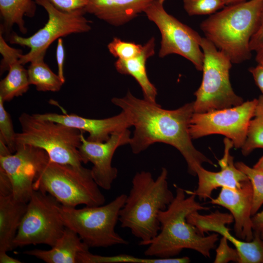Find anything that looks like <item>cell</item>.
Instances as JSON below:
<instances>
[{
  "label": "cell",
  "mask_w": 263,
  "mask_h": 263,
  "mask_svg": "<svg viewBox=\"0 0 263 263\" xmlns=\"http://www.w3.org/2000/svg\"><path fill=\"white\" fill-rule=\"evenodd\" d=\"M112 102L128 115L134 130L129 144L132 152L138 154L156 143L175 148L184 158L188 172L196 176V170L212 161L193 145L189 126L194 113L193 102L175 110L162 108L156 102L134 96L129 91L123 97H113Z\"/></svg>",
  "instance_id": "obj_1"
},
{
  "label": "cell",
  "mask_w": 263,
  "mask_h": 263,
  "mask_svg": "<svg viewBox=\"0 0 263 263\" xmlns=\"http://www.w3.org/2000/svg\"><path fill=\"white\" fill-rule=\"evenodd\" d=\"M175 195L168 207L158 213L160 229L157 235L146 242L144 251L146 256L158 258H173L185 249H192L205 258L210 257L211 250L215 248L219 234L207 236L200 234L187 220L194 211L208 210L196 200V195L186 193L185 189L174 185Z\"/></svg>",
  "instance_id": "obj_2"
},
{
  "label": "cell",
  "mask_w": 263,
  "mask_h": 263,
  "mask_svg": "<svg viewBox=\"0 0 263 263\" xmlns=\"http://www.w3.org/2000/svg\"><path fill=\"white\" fill-rule=\"evenodd\" d=\"M168 171L162 168L159 175L153 179L149 171L135 173L125 203L119 212V221L122 228L129 229L143 245L158 233L160 225L159 212L165 210L174 196L168 182Z\"/></svg>",
  "instance_id": "obj_3"
},
{
  "label": "cell",
  "mask_w": 263,
  "mask_h": 263,
  "mask_svg": "<svg viewBox=\"0 0 263 263\" xmlns=\"http://www.w3.org/2000/svg\"><path fill=\"white\" fill-rule=\"evenodd\" d=\"M263 12V0L226 5L200 24L205 38L226 55L232 63L250 58L249 42Z\"/></svg>",
  "instance_id": "obj_4"
},
{
  "label": "cell",
  "mask_w": 263,
  "mask_h": 263,
  "mask_svg": "<svg viewBox=\"0 0 263 263\" xmlns=\"http://www.w3.org/2000/svg\"><path fill=\"white\" fill-rule=\"evenodd\" d=\"M33 188L49 194L65 207L98 206L104 205L106 200L91 169L82 165L58 164L50 159L38 173Z\"/></svg>",
  "instance_id": "obj_5"
},
{
  "label": "cell",
  "mask_w": 263,
  "mask_h": 263,
  "mask_svg": "<svg viewBox=\"0 0 263 263\" xmlns=\"http://www.w3.org/2000/svg\"><path fill=\"white\" fill-rule=\"evenodd\" d=\"M19 120L21 132L17 133V145L39 148L46 152L51 161L58 164L82 166L79 148L83 131L25 113L19 116Z\"/></svg>",
  "instance_id": "obj_6"
},
{
  "label": "cell",
  "mask_w": 263,
  "mask_h": 263,
  "mask_svg": "<svg viewBox=\"0 0 263 263\" xmlns=\"http://www.w3.org/2000/svg\"><path fill=\"white\" fill-rule=\"evenodd\" d=\"M127 195L121 194L106 205L81 208L61 205L59 211L66 227L75 231L89 248L127 245L115 230Z\"/></svg>",
  "instance_id": "obj_7"
},
{
  "label": "cell",
  "mask_w": 263,
  "mask_h": 263,
  "mask_svg": "<svg viewBox=\"0 0 263 263\" xmlns=\"http://www.w3.org/2000/svg\"><path fill=\"white\" fill-rule=\"evenodd\" d=\"M200 46L204 55L203 78L194 93V113H203L241 104L243 99L234 92L230 82L232 62L205 37Z\"/></svg>",
  "instance_id": "obj_8"
},
{
  "label": "cell",
  "mask_w": 263,
  "mask_h": 263,
  "mask_svg": "<svg viewBox=\"0 0 263 263\" xmlns=\"http://www.w3.org/2000/svg\"><path fill=\"white\" fill-rule=\"evenodd\" d=\"M60 206L49 194L34 190L14 239V248L37 244L54 246L66 227L60 216Z\"/></svg>",
  "instance_id": "obj_9"
},
{
  "label": "cell",
  "mask_w": 263,
  "mask_h": 263,
  "mask_svg": "<svg viewBox=\"0 0 263 263\" xmlns=\"http://www.w3.org/2000/svg\"><path fill=\"white\" fill-rule=\"evenodd\" d=\"M47 12L48 19L45 25L33 35L22 37L16 33L9 37L11 44L30 48L22 55L20 63L24 65L42 54H45L50 45L56 40L72 34L84 33L91 30V21L84 16V10L65 12L54 7L48 0H35Z\"/></svg>",
  "instance_id": "obj_10"
},
{
  "label": "cell",
  "mask_w": 263,
  "mask_h": 263,
  "mask_svg": "<svg viewBox=\"0 0 263 263\" xmlns=\"http://www.w3.org/2000/svg\"><path fill=\"white\" fill-rule=\"evenodd\" d=\"M165 0H153L144 12L160 32L159 56L163 58L170 54L179 55L191 62L197 70L202 71L204 60L200 46L202 37L167 13L164 6Z\"/></svg>",
  "instance_id": "obj_11"
},
{
  "label": "cell",
  "mask_w": 263,
  "mask_h": 263,
  "mask_svg": "<svg viewBox=\"0 0 263 263\" xmlns=\"http://www.w3.org/2000/svg\"><path fill=\"white\" fill-rule=\"evenodd\" d=\"M257 102V99H254L230 108L194 113L189 126L192 139L213 134H222L232 141L235 149H241L246 139Z\"/></svg>",
  "instance_id": "obj_12"
},
{
  "label": "cell",
  "mask_w": 263,
  "mask_h": 263,
  "mask_svg": "<svg viewBox=\"0 0 263 263\" xmlns=\"http://www.w3.org/2000/svg\"><path fill=\"white\" fill-rule=\"evenodd\" d=\"M49 160L45 150L26 144L17 145L14 154L0 155V168L10 179L16 200L28 203L34 190V182Z\"/></svg>",
  "instance_id": "obj_13"
},
{
  "label": "cell",
  "mask_w": 263,
  "mask_h": 263,
  "mask_svg": "<svg viewBox=\"0 0 263 263\" xmlns=\"http://www.w3.org/2000/svg\"><path fill=\"white\" fill-rule=\"evenodd\" d=\"M131 138L128 129L112 134L104 142L90 141L82 134L79 148L80 156L82 163L93 164L92 175L99 187L106 190L112 188L118 174L117 169L112 164L113 154L118 147L129 144Z\"/></svg>",
  "instance_id": "obj_14"
},
{
  "label": "cell",
  "mask_w": 263,
  "mask_h": 263,
  "mask_svg": "<svg viewBox=\"0 0 263 263\" xmlns=\"http://www.w3.org/2000/svg\"><path fill=\"white\" fill-rule=\"evenodd\" d=\"M187 220L202 235L214 232L226 238L238 251L240 263H263V241L260 233L254 232V238L250 241L235 237L226 226L234 221L230 213L216 210L209 214L202 215L198 211H194L187 216Z\"/></svg>",
  "instance_id": "obj_15"
},
{
  "label": "cell",
  "mask_w": 263,
  "mask_h": 263,
  "mask_svg": "<svg viewBox=\"0 0 263 263\" xmlns=\"http://www.w3.org/2000/svg\"><path fill=\"white\" fill-rule=\"evenodd\" d=\"M252 202V187L248 180L236 188H222L218 196L211 198L210 203L228 209L234 219L236 237L243 241H250L254 238Z\"/></svg>",
  "instance_id": "obj_16"
},
{
  "label": "cell",
  "mask_w": 263,
  "mask_h": 263,
  "mask_svg": "<svg viewBox=\"0 0 263 263\" xmlns=\"http://www.w3.org/2000/svg\"><path fill=\"white\" fill-rule=\"evenodd\" d=\"M225 148L223 157L218 160L221 170L213 172L205 169L202 166L196 170L198 178V186L194 191L186 190V193H192L197 196L200 200L211 199L212 191L218 188H236L248 178L235 165L234 158L230 154L233 147L232 141L225 137L224 140Z\"/></svg>",
  "instance_id": "obj_17"
},
{
  "label": "cell",
  "mask_w": 263,
  "mask_h": 263,
  "mask_svg": "<svg viewBox=\"0 0 263 263\" xmlns=\"http://www.w3.org/2000/svg\"><path fill=\"white\" fill-rule=\"evenodd\" d=\"M36 117L57 122L89 133L87 140L94 142L107 141L112 134L129 129L132 123L124 111L117 115L103 119H93L76 114L45 113L34 114Z\"/></svg>",
  "instance_id": "obj_18"
},
{
  "label": "cell",
  "mask_w": 263,
  "mask_h": 263,
  "mask_svg": "<svg viewBox=\"0 0 263 263\" xmlns=\"http://www.w3.org/2000/svg\"><path fill=\"white\" fill-rule=\"evenodd\" d=\"M153 0H88L86 13L114 26L125 24L144 12Z\"/></svg>",
  "instance_id": "obj_19"
},
{
  "label": "cell",
  "mask_w": 263,
  "mask_h": 263,
  "mask_svg": "<svg viewBox=\"0 0 263 263\" xmlns=\"http://www.w3.org/2000/svg\"><path fill=\"white\" fill-rule=\"evenodd\" d=\"M155 39L150 38L143 45L141 53L127 60L117 59L114 63L116 71L123 75H130L137 82L142 89L144 99L156 102L157 91L148 76L146 63L149 58L155 54Z\"/></svg>",
  "instance_id": "obj_20"
},
{
  "label": "cell",
  "mask_w": 263,
  "mask_h": 263,
  "mask_svg": "<svg viewBox=\"0 0 263 263\" xmlns=\"http://www.w3.org/2000/svg\"><path fill=\"white\" fill-rule=\"evenodd\" d=\"M51 247L48 250L35 249L26 251L24 254L47 263H77L78 254L89 249L75 231L67 227Z\"/></svg>",
  "instance_id": "obj_21"
},
{
  "label": "cell",
  "mask_w": 263,
  "mask_h": 263,
  "mask_svg": "<svg viewBox=\"0 0 263 263\" xmlns=\"http://www.w3.org/2000/svg\"><path fill=\"white\" fill-rule=\"evenodd\" d=\"M27 207V203L16 200L13 194L0 196V252L14 248V240Z\"/></svg>",
  "instance_id": "obj_22"
},
{
  "label": "cell",
  "mask_w": 263,
  "mask_h": 263,
  "mask_svg": "<svg viewBox=\"0 0 263 263\" xmlns=\"http://www.w3.org/2000/svg\"><path fill=\"white\" fill-rule=\"evenodd\" d=\"M37 3L33 0H0V14L2 20L0 31L8 35L14 25L24 34L27 32L24 17H34Z\"/></svg>",
  "instance_id": "obj_23"
},
{
  "label": "cell",
  "mask_w": 263,
  "mask_h": 263,
  "mask_svg": "<svg viewBox=\"0 0 263 263\" xmlns=\"http://www.w3.org/2000/svg\"><path fill=\"white\" fill-rule=\"evenodd\" d=\"M45 55L42 54L30 62L27 69L29 83L35 85L38 91L58 92L64 83L44 62Z\"/></svg>",
  "instance_id": "obj_24"
},
{
  "label": "cell",
  "mask_w": 263,
  "mask_h": 263,
  "mask_svg": "<svg viewBox=\"0 0 263 263\" xmlns=\"http://www.w3.org/2000/svg\"><path fill=\"white\" fill-rule=\"evenodd\" d=\"M30 85L27 69L19 60L10 65L7 75L0 81V97L9 102L26 93Z\"/></svg>",
  "instance_id": "obj_25"
},
{
  "label": "cell",
  "mask_w": 263,
  "mask_h": 263,
  "mask_svg": "<svg viewBox=\"0 0 263 263\" xmlns=\"http://www.w3.org/2000/svg\"><path fill=\"white\" fill-rule=\"evenodd\" d=\"M190 259L187 256L180 258H140L127 254L104 256L91 253L89 250L80 252L77 263H188Z\"/></svg>",
  "instance_id": "obj_26"
},
{
  "label": "cell",
  "mask_w": 263,
  "mask_h": 263,
  "mask_svg": "<svg viewBox=\"0 0 263 263\" xmlns=\"http://www.w3.org/2000/svg\"><path fill=\"white\" fill-rule=\"evenodd\" d=\"M263 149V96L257 99L253 117L251 119L246 139L241 148L242 153L246 156L257 149Z\"/></svg>",
  "instance_id": "obj_27"
},
{
  "label": "cell",
  "mask_w": 263,
  "mask_h": 263,
  "mask_svg": "<svg viewBox=\"0 0 263 263\" xmlns=\"http://www.w3.org/2000/svg\"><path fill=\"white\" fill-rule=\"evenodd\" d=\"M235 165L246 175L251 182L253 190L251 213L253 216L263 205V170L250 167L243 162H236Z\"/></svg>",
  "instance_id": "obj_28"
},
{
  "label": "cell",
  "mask_w": 263,
  "mask_h": 263,
  "mask_svg": "<svg viewBox=\"0 0 263 263\" xmlns=\"http://www.w3.org/2000/svg\"><path fill=\"white\" fill-rule=\"evenodd\" d=\"M143 45L132 42L122 40L118 38H114L108 44L109 52L118 59L127 60L139 55Z\"/></svg>",
  "instance_id": "obj_29"
},
{
  "label": "cell",
  "mask_w": 263,
  "mask_h": 263,
  "mask_svg": "<svg viewBox=\"0 0 263 263\" xmlns=\"http://www.w3.org/2000/svg\"><path fill=\"white\" fill-rule=\"evenodd\" d=\"M4 101L0 97V140L2 141L12 153L17 149L16 134L10 115L5 110Z\"/></svg>",
  "instance_id": "obj_30"
},
{
  "label": "cell",
  "mask_w": 263,
  "mask_h": 263,
  "mask_svg": "<svg viewBox=\"0 0 263 263\" xmlns=\"http://www.w3.org/2000/svg\"><path fill=\"white\" fill-rule=\"evenodd\" d=\"M183 5L189 16L212 15L225 6L223 0H183Z\"/></svg>",
  "instance_id": "obj_31"
},
{
  "label": "cell",
  "mask_w": 263,
  "mask_h": 263,
  "mask_svg": "<svg viewBox=\"0 0 263 263\" xmlns=\"http://www.w3.org/2000/svg\"><path fill=\"white\" fill-rule=\"evenodd\" d=\"M0 31V53L2 58L0 65V72L1 75L6 71H8L10 65L19 60L22 54V50L10 46L6 43Z\"/></svg>",
  "instance_id": "obj_32"
},
{
  "label": "cell",
  "mask_w": 263,
  "mask_h": 263,
  "mask_svg": "<svg viewBox=\"0 0 263 263\" xmlns=\"http://www.w3.org/2000/svg\"><path fill=\"white\" fill-rule=\"evenodd\" d=\"M228 240L222 236L216 249L214 263H227L232 261L240 263V256L237 250L229 246Z\"/></svg>",
  "instance_id": "obj_33"
},
{
  "label": "cell",
  "mask_w": 263,
  "mask_h": 263,
  "mask_svg": "<svg viewBox=\"0 0 263 263\" xmlns=\"http://www.w3.org/2000/svg\"><path fill=\"white\" fill-rule=\"evenodd\" d=\"M249 47L251 52L256 53V60L260 63L263 59V12L257 29L250 40Z\"/></svg>",
  "instance_id": "obj_34"
},
{
  "label": "cell",
  "mask_w": 263,
  "mask_h": 263,
  "mask_svg": "<svg viewBox=\"0 0 263 263\" xmlns=\"http://www.w3.org/2000/svg\"><path fill=\"white\" fill-rule=\"evenodd\" d=\"M57 9L65 12L85 10L88 0H48ZM86 12V11H85Z\"/></svg>",
  "instance_id": "obj_35"
},
{
  "label": "cell",
  "mask_w": 263,
  "mask_h": 263,
  "mask_svg": "<svg viewBox=\"0 0 263 263\" xmlns=\"http://www.w3.org/2000/svg\"><path fill=\"white\" fill-rule=\"evenodd\" d=\"M65 49L62 38L57 39L56 48V59L57 62L58 72L57 75L62 81L65 83V78L64 75V63L65 61Z\"/></svg>",
  "instance_id": "obj_36"
},
{
  "label": "cell",
  "mask_w": 263,
  "mask_h": 263,
  "mask_svg": "<svg viewBox=\"0 0 263 263\" xmlns=\"http://www.w3.org/2000/svg\"><path fill=\"white\" fill-rule=\"evenodd\" d=\"M13 194L12 183L5 171L0 168V196H8Z\"/></svg>",
  "instance_id": "obj_37"
},
{
  "label": "cell",
  "mask_w": 263,
  "mask_h": 263,
  "mask_svg": "<svg viewBox=\"0 0 263 263\" xmlns=\"http://www.w3.org/2000/svg\"><path fill=\"white\" fill-rule=\"evenodd\" d=\"M249 71L263 96V65L258 64L256 67L249 68Z\"/></svg>",
  "instance_id": "obj_38"
},
{
  "label": "cell",
  "mask_w": 263,
  "mask_h": 263,
  "mask_svg": "<svg viewBox=\"0 0 263 263\" xmlns=\"http://www.w3.org/2000/svg\"><path fill=\"white\" fill-rule=\"evenodd\" d=\"M254 232H260L263 229V209L252 217Z\"/></svg>",
  "instance_id": "obj_39"
},
{
  "label": "cell",
  "mask_w": 263,
  "mask_h": 263,
  "mask_svg": "<svg viewBox=\"0 0 263 263\" xmlns=\"http://www.w3.org/2000/svg\"><path fill=\"white\" fill-rule=\"evenodd\" d=\"M21 262L7 254V252H0V263H21Z\"/></svg>",
  "instance_id": "obj_40"
},
{
  "label": "cell",
  "mask_w": 263,
  "mask_h": 263,
  "mask_svg": "<svg viewBox=\"0 0 263 263\" xmlns=\"http://www.w3.org/2000/svg\"><path fill=\"white\" fill-rule=\"evenodd\" d=\"M253 167L258 169L263 170V155L259 159Z\"/></svg>",
  "instance_id": "obj_41"
},
{
  "label": "cell",
  "mask_w": 263,
  "mask_h": 263,
  "mask_svg": "<svg viewBox=\"0 0 263 263\" xmlns=\"http://www.w3.org/2000/svg\"><path fill=\"white\" fill-rule=\"evenodd\" d=\"M225 5H229L245 1L246 0H223Z\"/></svg>",
  "instance_id": "obj_42"
},
{
  "label": "cell",
  "mask_w": 263,
  "mask_h": 263,
  "mask_svg": "<svg viewBox=\"0 0 263 263\" xmlns=\"http://www.w3.org/2000/svg\"><path fill=\"white\" fill-rule=\"evenodd\" d=\"M260 236L263 241V229L260 231Z\"/></svg>",
  "instance_id": "obj_43"
},
{
  "label": "cell",
  "mask_w": 263,
  "mask_h": 263,
  "mask_svg": "<svg viewBox=\"0 0 263 263\" xmlns=\"http://www.w3.org/2000/svg\"><path fill=\"white\" fill-rule=\"evenodd\" d=\"M258 64H262V65H263V59L260 63H259Z\"/></svg>",
  "instance_id": "obj_44"
}]
</instances>
